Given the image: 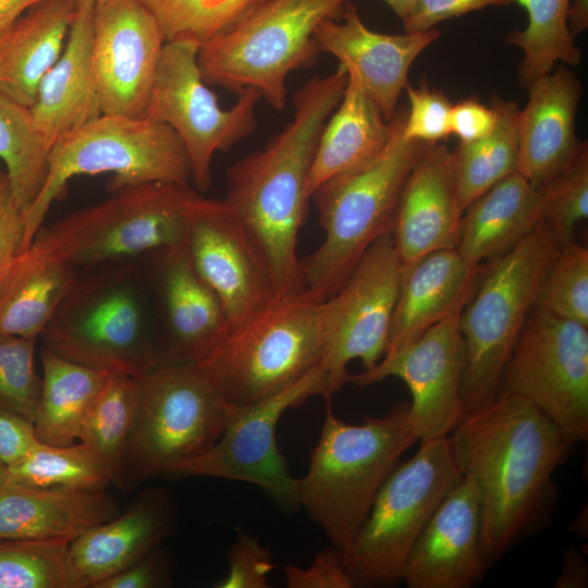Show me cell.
Wrapping results in <instances>:
<instances>
[{"mask_svg":"<svg viewBox=\"0 0 588 588\" xmlns=\"http://www.w3.org/2000/svg\"><path fill=\"white\" fill-rule=\"evenodd\" d=\"M198 195L189 184L124 187L41 228L24 252L74 268L181 246L186 244L189 211Z\"/></svg>","mask_w":588,"mask_h":588,"instance_id":"obj_9","label":"cell"},{"mask_svg":"<svg viewBox=\"0 0 588 588\" xmlns=\"http://www.w3.org/2000/svg\"><path fill=\"white\" fill-rule=\"evenodd\" d=\"M403 261L391 233L363 255L343 285L322 301V396L329 401L348 382L347 365L365 370L383 357L399 295Z\"/></svg>","mask_w":588,"mask_h":588,"instance_id":"obj_15","label":"cell"},{"mask_svg":"<svg viewBox=\"0 0 588 588\" xmlns=\"http://www.w3.org/2000/svg\"><path fill=\"white\" fill-rule=\"evenodd\" d=\"M346 84L340 64L307 81L293 95L294 113L285 127L228 170L223 200L262 250L273 296L305 291L297 241L310 199L307 182L320 133Z\"/></svg>","mask_w":588,"mask_h":588,"instance_id":"obj_2","label":"cell"},{"mask_svg":"<svg viewBox=\"0 0 588 588\" xmlns=\"http://www.w3.org/2000/svg\"><path fill=\"white\" fill-rule=\"evenodd\" d=\"M226 560L229 572L215 583L216 588H268V577L277 566L270 550L245 530L237 531Z\"/></svg>","mask_w":588,"mask_h":588,"instance_id":"obj_45","label":"cell"},{"mask_svg":"<svg viewBox=\"0 0 588 588\" xmlns=\"http://www.w3.org/2000/svg\"><path fill=\"white\" fill-rule=\"evenodd\" d=\"M588 564L584 552L576 547L564 551L562 571L554 583L558 588H583L588 585Z\"/></svg>","mask_w":588,"mask_h":588,"instance_id":"obj_52","label":"cell"},{"mask_svg":"<svg viewBox=\"0 0 588 588\" xmlns=\"http://www.w3.org/2000/svg\"><path fill=\"white\" fill-rule=\"evenodd\" d=\"M287 588H352L343 559V551L333 547L321 550L307 567H283Z\"/></svg>","mask_w":588,"mask_h":588,"instance_id":"obj_47","label":"cell"},{"mask_svg":"<svg viewBox=\"0 0 588 588\" xmlns=\"http://www.w3.org/2000/svg\"><path fill=\"white\" fill-rule=\"evenodd\" d=\"M111 482L109 467L81 441L66 445L39 441L20 462L8 467L7 483L28 487L100 491Z\"/></svg>","mask_w":588,"mask_h":588,"instance_id":"obj_38","label":"cell"},{"mask_svg":"<svg viewBox=\"0 0 588 588\" xmlns=\"http://www.w3.org/2000/svg\"><path fill=\"white\" fill-rule=\"evenodd\" d=\"M499 120L497 109L488 107L477 99H463L451 109V134L460 143H470L489 135Z\"/></svg>","mask_w":588,"mask_h":588,"instance_id":"obj_50","label":"cell"},{"mask_svg":"<svg viewBox=\"0 0 588 588\" xmlns=\"http://www.w3.org/2000/svg\"><path fill=\"white\" fill-rule=\"evenodd\" d=\"M468 295L414 343L348 377V382L359 387L388 377L401 379L412 394L409 415L420 442L449 437L465 417L461 385L466 347L460 316Z\"/></svg>","mask_w":588,"mask_h":588,"instance_id":"obj_17","label":"cell"},{"mask_svg":"<svg viewBox=\"0 0 588 588\" xmlns=\"http://www.w3.org/2000/svg\"><path fill=\"white\" fill-rule=\"evenodd\" d=\"M39 442L32 420L0 408V462L10 467Z\"/></svg>","mask_w":588,"mask_h":588,"instance_id":"obj_51","label":"cell"},{"mask_svg":"<svg viewBox=\"0 0 588 588\" xmlns=\"http://www.w3.org/2000/svg\"><path fill=\"white\" fill-rule=\"evenodd\" d=\"M527 13V26L514 29L506 44L519 48L524 54L518 75L528 86L535 78L551 72L558 64L576 66L581 52L575 44L566 20L569 0H512Z\"/></svg>","mask_w":588,"mask_h":588,"instance_id":"obj_35","label":"cell"},{"mask_svg":"<svg viewBox=\"0 0 588 588\" xmlns=\"http://www.w3.org/2000/svg\"><path fill=\"white\" fill-rule=\"evenodd\" d=\"M77 0H46L0 32V93L30 107L40 81L61 56Z\"/></svg>","mask_w":588,"mask_h":588,"instance_id":"obj_29","label":"cell"},{"mask_svg":"<svg viewBox=\"0 0 588 588\" xmlns=\"http://www.w3.org/2000/svg\"><path fill=\"white\" fill-rule=\"evenodd\" d=\"M170 492H142L122 514L93 526L69 544L68 561L77 588H94L160 546L175 529Z\"/></svg>","mask_w":588,"mask_h":588,"instance_id":"obj_23","label":"cell"},{"mask_svg":"<svg viewBox=\"0 0 588 588\" xmlns=\"http://www.w3.org/2000/svg\"><path fill=\"white\" fill-rule=\"evenodd\" d=\"M42 377L34 419L38 440L66 445L78 441L88 409L110 373L41 351Z\"/></svg>","mask_w":588,"mask_h":588,"instance_id":"obj_33","label":"cell"},{"mask_svg":"<svg viewBox=\"0 0 588 588\" xmlns=\"http://www.w3.org/2000/svg\"><path fill=\"white\" fill-rule=\"evenodd\" d=\"M537 188L541 221L559 245L574 241L577 223L588 217L587 143L565 168Z\"/></svg>","mask_w":588,"mask_h":588,"instance_id":"obj_42","label":"cell"},{"mask_svg":"<svg viewBox=\"0 0 588 588\" xmlns=\"http://www.w3.org/2000/svg\"><path fill=\"white\" fill-rule=\"evenodd\" d=\"M119 514L105 491L37 488L7 483L0 488V539L72 541L88 528Z\"/></svg>","mask_w":588,"mask_h":588,"instance_id":"obj_28","label":"cell"},{"mask_svg":"<svg viewBox=\"0 0 588 588\" xmlns=\"http://www.w3.org/2000/svg\"><path fill=\"white\" fill-rule=\"evenodd\" d=\"M8 480V466L0 462V488H2Z\"/></svg>","mask_w":588,"mask_h":588,"instance_id":"obj_56","label":"cell"},{"mask_svg":"<svg viewBox=\"0 0 588 588\" xmlns=\"http://www.w3.org/2000/svg\"><path fill=\"white\" fill-rule=\"evenodd\" d=\"M448 438L462 477L477 492L490 565L550 524L554 471L577 443L535 405L507 393L466 415Z\"/></svg>","mask_w":588,"mask_h":588,"instance_id":"obj_1","label":"cell"},{"mask_svg":"<svg viewBox=\"0 0 588 588\" xmlns=\"http://www.w3.org/2000/svg\"><path fill=\"white\" fill-rule=\"evenodd\" d=\"M160 253L158 283L166 318L161 362L197 364L217 344L228 319L218 295L196 271L186 244Z\"/></svg>","mask_w":588,"mask_h":588,"instance_id":"obj_25","label":"cell"},{"mask_svg":"<svg viewBox=\"0 0 588 588\" xmlns=\"http://www.w3.org/2000/svg\"><path fill=\"white\" fill-rule=\"evenodd\" d=\"M76 280L62 261L19 253L0 284V330L36 341Z\"/></svg>","mask_w":588,"mask_h":588,"instance_id":"obj_32","label":"cell"},{"mask_svg":"<svg viewBox=\"0 0 588 588\" xmlns=\"http://www.w3.org/2000/svg\"><path fill=\"white\" fill-rule=\"evenodd\" d=\"M174 560L161 544L94 588H161L173 583Z\"/></svg>","mask_w":588,"mask_h":588,"instance_id":"obj_46","label":"cell"},{"mask_svg":"<svg viewBox=\"0 0 588 588\" xmlns=\"http://www.w3.org/2000/svg\"><path fill=\"white\" fill-rule=\"evenodd\" d=\"M157 19L166 41L203 44L265 0H140Z\"/></svg>","mask_w":588,"mask_h":588,"instance_id":"obj_40","label":"cell"},{"mask_svg":"<svg viewBox=\"0 0 588 588\" xmlns=\"http://www.w3.org/2000/svg\"><path fill=\"white\" fill-rule=\"evenodd\" d=\"M137 380V416L118 483L123 488L205 453L235 407L195 364H161Z\"/></svg>","mask_w":588,"mask_h":588,"instance_id":"obj_10","label":"cell"},{"mask_svg":"<svg viewBox=\"0 0 588 588\" xmlns=\"http://www.w3.org/2000/svg\"><path fill=\"white\" fill-rule=\"evenodd\" d=\"M102 173L113 174V192L148 183L192 182L187 152L171 127L145 117L101 114L51 147L45 184L23 213L20 253L32 244L72 177Z\"/></svg>","mask_w":588,"mask_h":588,"instance_id":"obj_8","label":"cell"},{"mask_svg":"<svg viewBox=\"0 0 588 588\" xmlns=\"http://www.w3.org/2000/svg\"><path fill=\"white\" fill-rule=\"evenodd\" d=\"M512 0H417L402 22L406 33L426 32L441 22L488 7L510 5Z\"/></svg>","mask_w":588,"mask_h":588,"instance_id":"obj_48","label":"cell"},{"mask_svg":"<svg viewBox=\"0 0 588 588\" xmlns=\"http://www.w3.org/2000/svg\"><path fill=\"white\" fill-rule=\"evenodd\" d=\"M382 1L387 3L391 8V10L403 22L411 13L417 0H382Z\"/></svg>","mask_w":588,"mask_h":588,"instance_id":"obj_55","label":"cell"},{"mask_svg":"<svg viewBox=\"0 0 588 588\" xmlns=\"http://www.w3.org/2000/svg\"><path fill=\"white\" fill-rule=\"evenodd\" d=\"M488 566L479 499L474 485L463 477L416 539L402 580L408 588H469Z\"/></svg>","mask_w":588,"mask_h":588,"instance_id":"obj_21","label":"cell"},{"mask_svg":"<svg viewBox=\"0 0 588 588\" xmlns=\"http://www.w3.org/2000/svg\"><path fill=\"white\" fill-rule=\"evenodd\" d=\"M40 336L54 354L110 375L138 379L162 364L127 267L76 280Z\"/></svg>","mask_w":588,"mask_h":588,"instance_id":"obj_11","label":"cell"},{"mask_svg":"<svg viewBox=\"0 0 588 588\" xmlns=\"http://www.w3.org/2000/svg\"><path fill=\"white\" fill-rule=\"evenodd\" d=\"M558 246L541 221L513 248L480 268L478 285L474 281L460 316L466 347L461 385L465 416L499 394L503 371Z\"/></svg>","mask_w":588,"mask_h":588,"instance_id":"obj_6","label":"cell"},{"mask_svg":"<svg viewBox=\"0 0 588 588\" xmlns=\"http://www.w3.org/2000/svg\"><path fill=\"white\" fill-rule=\"evenodd\" d=\"M462 478L448 437L420 442L412 458L397 464L362 528L343 550L353 586L383 587L402 580L416 539Z\"/></svg>","mask_w":588,"mask_h":588,"instance_id":"obj_12","label":"cell"},{"mask_svg":"<svg viewBox=\"0 0 588 588\" xmlns=\"http://www.w3.org/2000/svg\"><path fill=\"white\" fill-rule=\"evenodd\" d=\"M322 301L306 291L273 296L229 323L197 365L221 396L235 406L273 396L320 369Z\"/></svg>","mask_w":588,"mask_h":588,"instance_id":"obj_5","label":"cell"},{"mask_svg":"<svg viewBox=\"0 0 588 588\" xmlns=\"http://www.w3.org/2000/svg\"><path fill=\"white\" fill-rule=\"evenodd\" d=\"M23 213L16 207L7 172L0 169V284L20 253Z\"/></svg>","mask_w":588,"mask_h":588,"instance_id":"obj_49","label":"cell"},{"mask_svg":"<svg viewBox=\"0 0 588 588\" xmlns=\"http://www.w3.org/2000/svg\"><path fill=\"white\" fill-rule=\"evenodd\" d=\"M351 0H265L200 44L197 62L207 85L257 90L275 110L286 103L290 73L319 53L318 26L341 17Z\"/></svg>","mask_w":588,"mask_h":588,"instance_id":"obj_7","label":"cell"},{"mask_svg":"<svg viewBox=\"0 0 588 588\" xmlns=\"http://www.w3.org/2000/svg\"><path fill=\"white\" fill-rule=\"evenodd\" d=\"M35 342L0 330V408L33 424L41 388L35 369Z\"/></svg>","mask_w":588,"mask_h":588,"instance_id":"obj_43","label":"cell"},{"mask_svg":"<svg viewBox=\"0 0 588 588\" xmlns=\"http://www.w3.org/2000/svg\"><path fill=\"white\" fill-rule=\"evenodd\" d=\"M462 216L453 151L425 144L404 183L392 229L403 264L456 248Z\"/></svg>","mask_w":588,"mask_h":588,"instance_id":"obj_22","label":"cell"},{"mask_svg":"<svg viewBox=\"0 0 588 588\" xmlns=\"http://www.w3.org/2000/svg\"><path fill=\"white\" fill-rule=\"evenodd\" d=\"M417 441L409 401L359 425L339 419L327 401L308 469L297 478V498L333 547L343 551L352 542L399 458Z\"/></svg>","mask_w":588,"mask_h":588,"instance_id":"obj_3","label":"cell"},{"mask_svg":"<svg viewBox=\"0 0 588 588\" xmlns=\"http://www.w3.org/2000/svg\"><path fill=\"white\" fill-rule=\"evenodd\" d=\"M439 36L437 28L401 35L378 33L363 22L350 2L340 19L322 22L315 32L319 50L335 57L347 74L357 78L387 120L397 113L412 64Z\"/></svg>","mask_w":588,"mask_h":588,"instance_id":"obj_20","label":"cell"},{"mask_svg":"<svg viewBox=\"0 0 588 588\" xmlns=\"http://www.w3.org/2000/svg\"><path fill=\"white\" fill-rule=\"evenodd\" d=\"M408 109L405 110L403 134L424 144L440 143L451 135L452 103L441 91L426 85L405 88Z\"/></svg>","mask_w":588,"mask_h":588,"instance_id":"obj_44","label":"cell"},{"mask_svg":"<svg viewBox=\"0 0 588 588\" xmlns=\"http://www.w3.org/2000/svg\"><path fill=\"white\" fill-rule=\"evenodd\" d=\"M335 109L320 133L314 154L307 182L310 197L324 182L372 161L387 147L394 131L395 120L384 118L351 74Z\"/></svg>","mask_w":588,"mask_h":588,"instance_id":"obj_30","label":"cell"},{"mask_svg":"<svg viewBox=\"0 0 588 588\" xmlns=\"http://www.w3.org/2000/svg\"><path fill=\"white\" fill-rule=\"evenodd\" d=\"M491 105L499 114L494 130L453 150L457 194L463 210L497 183L516 172L520 109L512 100L494 97Z\"/></svg>","mask_w":588,"mask_h":588,"instance_id":"obj_34","label":"cell"},{"mask_svg":"<svg viewBox=\"0 0 588 588\" xmlns=\"http://www.w3.org/2000/svg\"><path fill=\"white\" fill-rule=\"evenodd\" d=\"M164 42L140 0L94 5L90 56L102 114L144 117Z\"/></svg>","mask_w":588,"mask_h":588,"instance_id":"obj_18","label":"cell"},{"mask_svg":"<svg viewBox=\"0 0 588 588\" xmlns=\"http://www.w3.org/2000/svg\"><path fill=\"white\" fill-rule=\"evenodd\" d=\"M566 20L574 37L588 27V0H569Z\"/></svg>","mask_w":588,"mask_h":588,"instance_id":"obj_54","label":"cell"},{"mask_svg":"<svg viewBox=\"0 0 588 588\" xmlns=\"http://www.w3.org/2000/svg\"><path fill=\"white\" fill-rule=\"evenodd\" d=\"M186 248L196 271L221 301L228 324L273 297L262 250L223 199L198 195L189 211Z\"/></svg>","mask_w":588,"mask_h":588,"instance_id":"obj_19","label":"cell"},{"mask_svg":"<svg viewBox=\"0 0 588 588\" xmlns=\"http://www.w3.org/2000/svg\"><path fill=\"white\" fill-rule=\"evenodd\" d=\"M49 152L29 108L0 93V159L22 213L34 204L45 184Z\"/></svg>","mask_w":588,"mask_h":588,"instance_id":"obj_36","label":"cell"},{"mask_svg":"<svg viewBox=\"0 0 588 588\" xmlns=\"http://www.w3.org/2000/svg\"><path fill=\"white\" fill-rule=\"evenodd\" d=\"M46 0H0V32L33 7Z\"/></svg>","mask_w":588,"mask_h":588,"instance_id":"obj_53","label":"cell"},{"mask_svg":"<svg viewBox=\"0 0 588 588\" xmlns=\"http://www.w3.org/2000/svg\"><path fill=\"white\" fill-rule=\"evenodd\" d=\"M200 44L166 41L144 117L171 127L182 142L199 193L211 185V163L217 151H228L256 127L259 93L240 91L229 109L205 83L197 62Z\"/></svg>","mask_w":588,"mask_h":588,"instance_id":"obj_13","label":"cell"},{"mask_svg":"<svg viewBox=\"0 0 588 588\" xmlns=\"http://www.w3.org/2000/svg\"><path fill=\"white\" fill-rule=\"evenodd\" d=\"M387 147L372 161L321 184L311 197L323 230L317 249L301 259L304 290L318 301L332 296L381 236L391 233L399 199L424 143L403 134L397 111Z\"/></svg>","mask_w":588,"mask_h":588,"instance_id":"obj_4","label":"cell"},{"mask_svg":"<svg viewBox=\"0 0 588 588\" xmlns=\"http://www.w3.org/2000/svg\"><path fill=\"white\" fill-rule=\"evenodd\" d=\"M541 220L538 188L514 172L465 209L456 249L470 267H480L513 248Z\"/></svg>","mask_w":588,"mask_h":588,"instance_id":"obj_31","label":"cell"},{"mask_svg":"<svg viewBox=\"0 0 588 588\" xmlns=\"http://www.w3.org/2000/svg\"><path fill=\"white\" fill-rule=\"evenodd\" d=\"M536 306L588 327V248L571 241L558 246Z\"/></svg>","mask_w":588,"mask_h":588,"instance_id":"obj_41","label":"cell"},{"mask_svg":"<svg viewBox=\"0 0 588 588\" xmlns=\"http://www.w3.org/2000/svg\"><path fill=\"white\" fill-rule=\"evenodd\" d=\"M70 541L0 539V588H77L68 561Z\"/></svg>","mask_w":588,"mask_h":588,"instance_id":"obj_39","label":"cell"},{"mask_svg":"<svg viewBox=\"0 0 588 588\" xmlns=\"http://www.w3.org/2000/svg\"><path fill=\"white\" fill-rule=\"evenodd\" d=\"M90 1L96 4V3L103 2V1H107V0H90Z\"/></svg>","mask_w":588,"mask_h":588,"instance_id":"obj_57","label":"cell"},{"mask_svg":"<svg viewBox=\"0 0 588 588\" xmlns=\"http://www.w3.org/2000/svg\"><path fill=\"white\" fill-rule=\"evenodd\" d=\"M138 380L110 375L88 409L78 441L85 443L106 463L119 483L137 416Z\"/></svg>","mask_w":588,"mask_h":588,"instance_id":"obj_37","label":"cell"},{"mask_svg":"<svg viewBox=\"0 0 588 588\" xmlns=\"http://www.w3.org/2000/svg\"><path fill=\"white\" fill-rule=\"evenodd\" d=\"M499 393L522 397L575 443L588 438V327L535 306Z\"/></svg>","mask_w":588,"mask_h":588,"instance_id":"obj_14","label":"cell"},{"mask_svg":"<svg viewBox=\"0 0 588 588\" xmlns=\"http://www.w3.org/2000/svg\"><path fill=\"white\" fill-rule=\"evenodd\" d=\"M519 113L516 172L539 187L565 168L585 142L576 136V111L581 84L574 72L558 64L528 86Z\"/></svg>","mask_w":588,"mask_h":588,"instance_id":"obj_24","label":"cell"},{"mask_svg":"<svg viewBox=\"0 0 588 588\" xmlns=\"http://www.w3.org/2000/svg\"><path fill=\"white\" fill-rule=\"evenodd\" d=\"M95 3L77 0L64 49L39 83L33 120L47 146L101 115L91 68Z\"/></svg>","mask_w":588,"mask_h":588,"instance_id":"obj_26","label":"cell"},{"mask_svg":"<svg viewBox=\"0 0 588 588\" xmlns=\"http://www.w3.org/2000/svg\"><path fill=\"white\" fill-rule=\"evenodd\" d=\"M480 267H470L456 248L429 253L403 264L399 295L383 356L418 340L469 294Z\"/></svg>","mask_w":588,"mask_h":588,"instance_id":"obj_27","label":"cell"},{"mask_svg":"<svg viewBox=\"0 0 588 588\" xmlns=\"http://www.w3.org/2000/svg\"><path fill=\"white\" fill-rule=\"evenodd\" d=\"M320 369L293 387L262 401L235 406L219 439L205 453L174 466L168 474L243 481L264 490L285 511L299 507L297 478L277 443L282 415L308 397L322 395Z\"/></svg>","mask_w":588,"mask_h":588,"instance_id":"obj_16","label":"cell"}]
</instances>
